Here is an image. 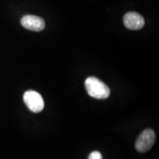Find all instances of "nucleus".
<instances>
[{
  "instance_id": "4",
  "label": "nucleus",
  "mask_w": 159,
  "mask_h": 159,
  "mask_svg": "<svg viewBox=\"0 0 159 159\" xmlns=\"http://www.w3.org/2000/svg\"><path fill=\"white\" fill-rule=\"evenodd\" d=\"M21 24L24 27L29 30L39 32L45 27V21L42 18L33 15L25 16L21 20Z\"/></svg>"
},
{
  "instance_id": "3",
  "label": "nucleus",
  "mask_w": 159,
  "mask_h": 159,
  "mask_svg": "<svg viewBox=\"0 0 159 159\" xmlns=\"http://www.w3.org/2000/svg\"><path fill=\"white\" fill-rule=\"evenodd\" d=\"M156 142V134L152 129H146L137 139L136 149L140 152H145L150 150Z\"/></svg>"
},
{
  "instance_id": "1",
  "label": "nucleus",
  "mask_w": 159,
  "mask_h": 159,
  "mask_svg": "<svg viewBox=\"0 0 159 159\" xmlns=\"http://www.w3.org/2000/svg\"><path fill=\"white\" fill-rule=\"evenodd\" d=\"M85 86L89 96L96 99H106L110 96L109 87L95 77H89L85 80Z\"/></svg>"
},
{
  "instance_id": "5",
  "label": "nucleus",
  "mask_w": 159,
  "mask_h": 159,
  "mask_svg": "<svg viewBox=\"0 0 159 159\" xmlns=\"http://www.w3.org/2000/svg\"><path fill=\"white\" fill-rule=\"evenodd\" d=\"M124 25L127 28L133 30L142 29L144 25V19L136 12H129L124 16Z\"/></svg>"
},
{
  "instance_id": "6",
  "label": "nucleus",
  "mask_w": 159,
  "mask_h": 159,
  "mask_svg": "<svg viewBox=\"0 0 159 159\" xmlns=\"http://www.w3.org/2000/svg\"><path fill=\"white\" fill-rule=\"evenodd\" d=\"M88 159H102V156L99 151H94L89 155Z\"/></svg>"
},
{
  "instance_id": "2",
  "label": "nucleus",
  "mask_w": 159,
  "mask_h": 159,
  "mask_svg": "<svg viewBox=\"0 0 159 159\" xmlns=\"http://www.w3.org/2000/svg\"><path fill=\"white\" fill-rule=\"evenodd\" d=\"M24 102L30 110L33 113H39L44 108V101L43 97L37 91L33 90L27 91L23 96Z\"/></svg>"
}]
</instances>
